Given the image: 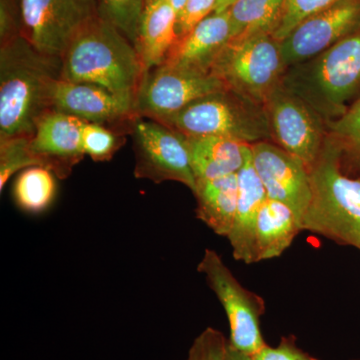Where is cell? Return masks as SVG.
Instances as JSON below:
<instances>
[{
  "instance_id": "obj_25",
  "label": "cell",
  "mask_w": 360,
  "mask_h": 360,
  "mask_svg": "<svg viewBox=\"0 0 360 360\" xmlns=\"http://www.w3.org/2000/svg\"><path fill=\"white\" fill-rule=\"evenodd\" d=\"M123 135L106 125L85 122L82 134L85 155L96 162L110 161L125 143Z\"/></svg>"
},
{
  "instance_id": "obj_11",
  "label": "cell",
  "mask_w": 360,
  "mask_h": 360,
  "mask_svg": "<svg viewBox=\"0 0 360 360\" xmlns=\"http://www.w3.org/2000/svg\"><path fill=\"white\" fill-rule=\"evenodd\" d=\"M360 28V0H341L309 16L281 42L284 66L300 65Z\"/></svg>"
},
{
  "instance_id": "obj_30",
  "label": "cell",
  "mask_w": 360,
  "mask_h": 360,
  "mask_svg": "<svg viewBox=\"0 0 360 360\" xmlns=\"http://www.w3.org/2000/svg\"><path fill=\"white\" fill-rule=\"evenodd\" d=\"M219 0H186L177 15V39L191 32L198 23L214 13Z\"/></svg>"
},
{
  "instance_id": "obj_36",
  "label": "cell",
  "mask_w": 360,
  "mask_h": 360,
  "mask_svg": "<svg viewBox=\"0 0 360 360\" xmlns=\"http://www.w3.org/2000/svg\"><path fill=\"white\" fill-rule=\"evenodd\" d=\"M359 160V162H360V160Z\"/></svg>"
},
{
  "instance_id": "obj_35",
  "label": "cell",
  "mask_w": 360,
  "mask_h": 360,
  "mask_svg": "<svg viewBox=\"0 0 360 360\" xmlns=\"http://www.w3.org/2000/svg\"><path fill=\"white\" fill-rule=\"evenodd\" d=\"M169 2L172 4V6H174L175 11H176L177 15H179L180 11H181L182 8H184L186 0H169Z\"/></svg>"
},
{
  "instance_id": "obj_6",
  "label": "cell",
  "mask_w": 360,
  "mask_h": 360,
  "mask_svg": "<svg viewBox=\"0 0 360 360\" xmlns=\"http://www.w3.org/2000/svg\"><path fill=\"white\" fill-rule=\"evenodd\" d=\"M255 105L226 89L196 99L160 123L186 137H229L253 144L269 135V127Z\"/></svg>"
},
{
  "instance_id": "obj_23",
  "label": "cell",
  "mask_w": 360,
  "mask_h": 360,
  "mask_svg": "<svg viewBox=\"0 0 360 360\" xmlns=\"http://www.w3.org/2000/svg\"><path fill=\"white\" fill-rule=\"evenodd\" d=\"M56 193V175L45 167L26 168L14 181V200L26 212H44L54 200Z\"/></svg>"
},
{
  "instance_id": "obj_21",
  "label": "cell",
  "mask_w": 360,
  "mask_h": 360,
  "mask_svg": "<svg viewBox=\"0 0 360 360\" xmlns=\"http://www.w3.org/2000/svg\"><path fill=\"white\" fill-rule=\"evenodd\" d=\"M302 231L300 220L288 205L267 198L258 215L255 264L281 257Z\"/></svg>"
},
{
  "instance_id": "obj_27",
  "label": "cell",
  "mask_w": 360,
  "mask_h": 360,
  "mask_svg": "<svg viewBox=\"0 0 360 360\" xmlns=\"http://www.w3.org/2000/svg\"><path fill=\"white\" fill-rule=\"evenodd\" d=\"M341 0H284L283 11L271 35L281 42L293 30L315 13L335 6Z\"/></svg>"
},
{
  "instance_id": "obj_8",
  "label": "cell",
  "mask_w": 360,
  "mask_h": 360,
  "mask_svg": "<svg viewBox=\"0 0 360 360\" xmlns=\"http://www.w3.org/2000/svg\"><path fill=\"white\" fill-rule=\"evenodd\" d=\"M130 134L134 139V176L160 184L177 181L195 191L196 179L184 135L162 123L137 117Z\"/></svg>"
},
{
  "instance_id": "obj_9",
  "label": "cell",
  "mask_w": 360,
  "mask_h": 360,
  "mask_svg": "<svg viewBox=\"0 0 360 360\" xmlns=\"http://www.w3.org/2000/svg\"><path fill=\"white\" fill-rule=\"evenodd\" d=\"M22 35L41 53L60 58L84 26L98 18L97 0H20Z\"/></svg>"
},
{
  "instance_id": "obj_2",
  "label": "cell",
  "mask_w": 360,
  "mask_h": 360,
  "mask_svg": "<svg viewBox=\"0 0 360 360\" xmlns=\"http://www.w3.org/2000/svg\"><path fill=\"white\" fill-rule=\"evenodd\" d=\"M60 60L61 79L99 85L135 110L146 68L134 45L108 21L101 16L90 21Z\"/></svg>"
},
{
  "instance_id": "obj_7",
  "label": "cell",
  "mask_w": 360,
  "mask_h": 360,
  "mask_svg": "<svg viewBox=\"0 0 360 360\" xmlns=\"http://www.w3.org/2000/svg\"><path fill=\"white\" fill-rule=\"evenodd\" d=\"M198 270L224 307L231 328L229 342L245 354H257L266 345L260 329L264 300L239 283L215 250H205Z\"/></svg>"
},
{
  "instance_id": "obj_14",
  "label": "cell",
  "mask_w": 360,
  "mask_h": 360,
  "mask_svg": "<svg viewBox=\"0 0 360 360\" xmlns=\"http://www.w3.org/2000/svg\"><path fill=\"white\" fill-rule=\"evenodd\" d=\"M51 110L75 116L85 122L124 125L131 129L137 117L134 106L99 85L56 80L51 87Z\"/></svg>"
},
{
  "instance_id": "obj_32",
  "label": "cell",
  "mask_w": 360,
  "mask_h": 360,
  "mask_svg": "<svg viewBox=\"0 0 360 360\" xmlns=\"http://www.w3.org/2000/svg\"><path fill=\"white\" fill-rule=\"evenodd\" d=\"M252 356L255 360H319L298 347L295 336H284L276 347L266 345Z\"/></svg>"
},
{
  "instance_id": "obj_29",
  "label": "cell",
  "mask_w": 360,
  "mask_h": 360,
  "mask_svg": "<svg viewBox=\"0 0 360 360\" xmlns=\"http://www.w3.org/2000/svg\"><path fill=\"white\" fill-rule=\"evenodd\" d=\"M229 340L221 331L205 328L188 350L186 360H225Z\"/></svg>"
},
{
  "instance_id": "obj_34",
  "label": "cell",
  "mask_w": 360,
  "mask_h": 360,
  "mask_svg": "<svg viewBox=\"0 0 360 360\" xmlns=\"http://www.w3.org/2000/svg\"><path fill=\"white\" fill-rule=\"evenodd\" d=\"M234 1H236V0H219L214 13H224V11H226L227 9L231 6V4H233Z\"/></svg>"
},
{
  "instance_id": "obj_15",
  "label": "cell",
  "mask_w": 360,
  "mask_h": 360,
  "mask_svg": "<svg viewBox=\"0 0 360 360\" xmlns=\"http://www.w3.org/2000/svg\"><path fill=\"white\" fill-rule=\"evenodd\" d=\"M84 123L58 111L45 113L30 139V151L40 167L51 170L58 179H68L85 155L82 141Z\"/></svg>"
},
{
  "instance_id": "obj_31",
  "label": "cell",
  "mask_w": 360,
  "mask_h": 360,
  "mask_svg": "<svg viewBox=\"0 0 360 360\" xmlns=\"http://www.w3.org/2000/svg\"><path fill=\"white\" fill-rule=\"evenodd\" d=\"M22 34L20 0H0V42Z\"/></svg>"
},
{
  "instance_id": "obj_20",
  "label": "cell",
  "mask_w": 360,
  "mask_h": 360,
  "mask_svg": "<svg viewBox=\"0 0 360 360\" xmlns=\"http://www.w3.org/2000/svg\"><path fill=\"white\" fill-rule=\"evenodd\" d=\"M191 167L198 179L238 174L250 144L221 136L186 137Z\"/></svg>"
},
{
  "instance_id": "obj_3",
  "label": "cell",
  "mask_w": 360,
  "mask_h": 360,
  "mask_svg": "<svg viewBox=\"0 0 360 360\" xmlns=\"http://www.w3.org/2000/svg\"><path fill=\"white\" fill-rule=\"evenodd\" d=\"M340 143L322 149L309 169L311 200L302 229L360 250V177L345 174Z\"/></svg>"
},
{
  "instance_id": "obj_5",
  "label": "cell",
  "mask_w": 360,
  "mask_h": 360,
  "mask_svg": "<svg viewBox=\"0 0 360 360\" xmlns=\"http://www.w3.org/2000/svg\"><path fill=\"white\" fill-rule=\"evenodd\" d=\"M281 42L260 32L231 39L213 61L210 71L227 89L252 103H267L283 68Z\"/></svg>"
},
{
  "instance_id": "obj_26",
  "label": "cell",
  "mask_w": 360,
  "mask_h": 360,
  "mask_svg": "<svg viewBox=\"0 0 360 360\" xmlns=\"http://www.w3.org/2000/svg\"><path fill=\"white\" fill-rule=\"evenodd\" d=\"M30 137L0 139V191L20 170L40 167L30 148Z\"/></svg>"
},
{
  "instance_id": "obj_10",
  "label": "cell",
  "mask_w": 360,
  "mask_h": 360,
  "mask_svg": "<svg viewBox=\"0 0 360 360\" xmlns=\"http://www.w3.org/2000/svg\"><path fill=\"white\" fill-rule=\"evenodd\" d=\"M226 89L212 72L161 65L144 75L135 111L141 117L161 122L196 99Z\"/></svg>"
},
{
  "instance_id": "obj_24",
  "label": "cell",
  "mask_w": 360,
  "mask_h": 360,
  "mask_svg": "<svg viewBox=\"0 0 360 360\" xmlns=\"http://www.w3.org/2000/svg\"><path fill=\"white\" fill-rule=\"evenodd\" d=\"M146 0H97L98 13L136 45L139 25Z\"/></svg>"
},
{
  "instance_id": "obj_18",
  "label": "cell",
  "mask_w": 360,
  "mask_h": 360,
  "mask_svg": "<svg viewBox=\"0 0 360 360\" xmlns=\"http://www.w3.org/2000/svg\"><path fill=\"white\" fill-rule=\"evenodd\" d=\"M176 21L169 0H146L135 45L146 72L165 63L177 40Z\"/></svg>"
},
{
  "instance_id": "obj_12",
  "label": "cell",
  "mask_w": 360,
  "mask_h": 360,
  "mask_svg": "<svg viewBox=\"0 0 360 360\" xmlns=\"http://www.w3.org/2000/svg\"><path fill=\"white\" fill-rule=\"evenodd\" d=\"M250 146L253 167L264 184L267 198L288 205L302 225L311 200L309 170L281 146L266 141L255 142Z\"/></svg>"
},
{
  "instance_id": "obj_1",
  "label": "cell",
  "mask_w": 360,
  "mask_h": 360,
  "mask_svg": "<svg viewBox=\"0 0 360 360\" xmlns=\"http://www.w3.org/2000/svg\"><path fill=\"white\" fill-rule=\"evenodd\" d=\"M61 60L45 56L22 34L0 45V139L32 137L51 110Z\"/></svg>"
},
{
  "instance_id": "obj_16",
  "label": "cell",
  "mask_w": 360,
  "mask_h": 360,
  "mask_svg": "<svg viewBox=\"0 0 360 360\" xmlns=\"http://www.w3.org/2000/svg\"><path fill=\"white\" fill-rule=\"evenodd\" d=\"M232 37L229 13H212L175 41L162 65L212 72L213 61Z\"/></svg>"
},
{
  "instance_id": "obj_33",
  "label": "cell",
  "mask_w": 360,
  "mask_h": 360,
  "mask_svg": "<svg viewBox=\"0 0 360 360\" xmlns=\"http://www.w3.org/2000/svg\"><path fill=\"white\" fill-rule=\"evenodd\" d=\"M225 360H255L252 355L245 354L232 347L231 343H227L226 359Z\"/></svg>"
},
{
  "instance_id": "obj_4",
  "label": "cell",
  "mask_w": 360,
  "mask_h": 360,
  "mask_svg": "<svg viewBox=\"0 0 360 360\" xmlns=\"http://www.w3.org/2000/svg\"><path fill=\"white\" fill-rule=\"evenodd\" d=\"M288 91L323 115L340 117L360 92V28L298 68Z\"/></svg>"
},
{
  "instance_id": "obj_19",
  "label": "cell",
  "mask_w": 360,
  "mask_h": 360,
  "mask_svg": "<svg viewBox=\"0 0 360 360\" xmlns=\"http://www.w3.org/2000/svg\"><path fill=\"white\" fill-rule=\"evenodd\" d=\"M196 217L217 236H229L236 219L238 200V174L196 180Z\"/></svg>"
},
{
  "instance_id": "obj_13",
  "label": "cell",
  "mask_w": 360,
  "mask_h": 360,
  "mask_svg": "<svg viewBox=\"0 0 360 360\" xmlns=\"http://www.w3.org/2000/svg\"><path fill=\"white\" fill-rule=\"evenodd\" d=\"M270 127L279 146L310 169L322 148L321 127L309 104L288 90L276 89L269 101Z\"/></svg>"
},
{
  "instance_id": "obj_17",
  "label": "cell",
  "mask_w": 360,
  "mask_h": 360,
  "mask_svg": "<svg viewBox=\"0 0 360 360\" xmlns=\"http://www.w3.org/2000/svg\"><path fill=\"white\" fill-rule=\"evenodd\" d=\"M238 208L227 238L231 243L233 257L246 264H255L258 215L269 198L264 184L253 167L250 144L246 149L245 163L238 172Z\"/></svg>"
},
{
  "instance_id": "obj_28",
  "label": "cell",
  "mask_w": 360,
  "mask_h": 360,
  "mask_svg": "<svg viewBox=\"0 0 360 360\" xmlns=\"http://www.w3.org/2000/svg\"><path fill=\"white\" fill-rule=\"evenodd\" d=\"M329 127L342 148L360 160V97L338 120L329 123Z\"/></svg>"
},
{
  "instance_id": "obj_22",
  "label": "cell",
  "mask_w": 360,
  "mask_h": 360,
  "mask_svg": "<svg viewBox=\"0 0 360 360\" xmlns=\"http://www.w3.org/2000/svg\"><path fill=\"white\" fill-rule=\"evenodd\" d=\"M283 4L284 0H236L226 11L231 18L232 39L271 33Z\"/></svg>"
}]
</instances>
